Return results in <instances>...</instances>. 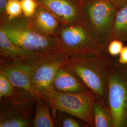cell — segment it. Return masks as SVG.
<instances>
[{
    "label": "cell",
    "mask_w": 127,
    "mask_h": 127,
    "mask_svg": "<svg viewBox=\"0 0 127 127\" xmlns=\"http://www.w3.org/2000/svg\"><path fill=\"white\" fill-rule=\"evenodd\" d=\"M0 27L13 43L26 50L41 54L61 52L56 36H46L38 32L23 15L12 19L7 16L0 18Z\"/></svg>",
    "instance_id": "1"
},
{
    "label": "cell",
    "mask_w": 127,
    "mask_h": 127,
    "mask_svg": "<svg viewBox=\"0 0 127 127\" xmlns=\"http://www.w3.org/2000/svg\"><path fill=\"white\" fill-rule=\"evenodd\" d=\"M115 12L110 0H85L81 22L96 41L104 44L114 37Z\"/></svg>",
    "instance_id": "2"
},
{
    "label": "cell",
    "mask_w": 127,
    "mask_h": 127,
    "mask_svg": "<svg viewBox=\"0 0 127 127\" xmlns=\"http://www.w3.org/2000/svg\"><path fill=\"white\" fill-rule=\"evenodd\" d=\"M59 50L66 57H84L97 53L101 46L80 22L61 27L56 36Z\"/></svg>",
    "instance_id": "3"
},
{
    "label": "cell",
    "mask_w": 127,
    "mask_h": 127,
    "mask_svg": "<svg viewBox=\"0 0 127 127\" xmlns=\"http://www.w3.org/2000/svg\"><path fill=\"white\" fill-rule=\"evenodd\" d=\"M66 58L62 52H58L32 59L31 80L36 99L43 98L48 101L55 75L65 63Z\"/></svg>",
    "instance_id": "4"
},
{
    "label": "cell",
    "mask_w": 127,
    "mask_h": 127,
    "mask_svg": "<svg viewBox=\"0 0 127 127\" xmlns=\"http://www.w3.org/2000/svg\"><path fill=\"white\" fill-rule=\"evenodd\" d=\"M48 101L52 108L71 114L90 125L94 124L93 97L87 91L67 93L51 90Z\"/></svg>",
    "instance_id": "5"
},
{
    "label": "cell",
    "mask_w": 127,
    "mask_h": 127,
    "mask_svg": "<svg viewBox=\"0 0 127 127\" xmlns=\"http://www.w3.org/2000/svg\"><path fill=\"white\" fill-rule=\"evenodd\" d=\"M90 61L84 57H66L63 65L75 73L93 92L103 95L104 83L100 68Z\"/></svg>",
    "instance_id": "6"
},
{
    "label": "cell",
    "mask_w": 127,
    "mask_h": 127,
    "mask_svg": "<svg viewBox=\"0 0 127 127\" xmlns=\"http://www.w3.org/2000/svg\"><path fill=\"white\" fill-rule=\"evenodd\" d=\"M33 58L23 60H4L1 62L0 72L8 78L16 88L26 91L34 97L31 80Z\"/></svg>",
    "instance_id": "7"
},
{
    "label": "cell",
    "mask_w": 127,
    "mask_h": 127,
    "mask_svg": "<svg viewBox=\"0 0 127 127\" xmlns=\"http://www.w3.org/2000/svg\"><path fill=\"white\" fill-rule=\"evenodd\" d=\"M59 21L62 27L81 21L84 0H37Z\"/></svg>",
    "instance_id": "8"
},
{
    "label": "cell",
    "mask_w": 127,
    "mask_h": 127,
    "mask_svg": "<svg viewBox=\"0 0 127 127\" xmlns=\"http://www.w3.org/2000/svg\"><path fill=\"white\" fill-rule=\"evenodd\" d=\"M109 102L114 127L123 126L127 108V89L125 84L117 77L109 80Z\"/></svg>",
    "instance_id": "9"
},
{
    "label": "cell",
    "mask_w": 127,
    "mask_h": 127,
    "mask_svg": "<svg viewBox=\"0 0 127 127\" xmlns=\"http://www.w3.org/2000/svg\"><path fill=\"white\" fill-rule=\"evenodd\" d=\"M28 18L32 27L46 36H56L62 27L58 19L40 4L34 15Z\"/></svg>",
    "instance_id": "10"
},
{
    "label": "cell",
    "mask_w": 127,
    "mask_h": 127,
    "mask_svg": "<svg viewBox=\"0 0 127 127\" xmlns=\"http://www.w3.org/2000/svg\"><path fill=\"white\" fill-rule=\"evenodd\" d=\"M84 83L77 75L64 65L58 69L52 83L54 91L67 93L86 91Z\"/></svg>",
    "instance_id": "11"
},
{
    "label": "cell",
    "mask_w": 127,
    "mask_h": 127,
    "mask_svg": "<svg viewBox=\"0 0 127 127\" xmlns=\"http://www.w3.org/2000/svg\"><path fill=\"white\" fill-rule=\"evenodd\" d=\"M0 54L1 57L5 60H27L47 55L35 53L17 45L10 40L1 27H0Z\"/></svg>",
    "instance_id": "12"
},
{
    "label": "cell",
    "mask_w": 127,
    "mask_h": 127,
    "mask_svg": "<svg viewBox=\"0 0 127 127\" xmlns=\"http://www.w3.org/2000/svg\"><path fill=\"white\" fill-rule=\"evenodd\" d=\"M31 124L30 120L21 114L17 107L8 106L1 110L0 127H26Z\"/></svg>",
    "instance_id": "13"
},
{
    "label": "cell",
    "mask_w": 127,
    "mask_h": 127,
    "mask_svg": "<svg viewBox=\"0 0 127 127\" xmlns=\"http://www.w3.org/2000/svg\"><path fill=\"white\" fill-rule=\"evenodd\" d=\"M37 100L36 111L32 121V125L35 127H53L54 121L50 115L47 101L43 98Z\"/></svg>",
    "instance_id": "14"
},
{
    "label": "cell",
    "mask_w": 127,
    "mask_h": 127,
    "mask_svg": "<svg viewBox=\"0 0 127 127\" xmlns=\"http://www.w3.org/2000/svg\"><path fill=\"white\" fill-rule=\"evenodd\" d=\"M113 33L116 39L127 41V3L116 10Z\"/></svg>",
    "instance_id": "15"
},
{
    "label": "cell",
    "mask_w": 127,
    "mask_h": 127,
    "mask_svg": "<svg viewBox=\"0 0 127 127\" xmlns=\"http://www.w3.org/2000/svg\"><path fill=\"white\" fill-rule=\"evenodd\" d=\"M93 113L94 124L96 127H108L111 125V120L107 110L98 103H94Z\"/></svg>",
    "instance_id": "16"
},
{
    "label": "cell",
    "mask_w": 127,
    "mask_h": 127,
    "mask_svg": "<svg viewBox=\"0 0 127 127\" xmlns=\"http://www.w3.org/2000/svg\"><path fill=\"white\" fill-rule=\"evenodd\" d=\"M15 87L10 82L4 74L0 72V98L3 99H13L16 95Z\"/></svg>",
    "instance_id": "17"
},
{
    "label": "cell",
    "mask_w": 127,
    "mask_h": 127,
    "mask_svg": "<svg viewBox=\"0 0 127 127\" xmlns=\"http://www.w3.org/2000/svg\"><path fill=\"white\" fill-rule=\"evenodd\" d=\"M6 13L9 19L23 15L21 1L19 0H8L6 6Z\"/></svg>",
    "instance_id": "18"
},
{
    "label": "cell",
    "mask_w": 127,
    "mask_h": 127,
    "mask_svg": "<svg viewBox=\"0 0 127 127\" xmlns=\"http://www.w3.org/2000/svg\"><path fill=\"white\" fill-rule=\"evenodd\" d=\"M23 16L31 18L35 13L39 5L37 0H21Z\"/></svg>",
    "instance_id": "19"
},
{
    "label": "cell",
    "mask_w": 127,
    "mask_h": 127,
    "mask_svg": "<svg viewBox=\"0 0 127 127\" xmlns=\"http://www.w3.org/2000/svg\"><path fill=\"white\" fill-rule=\"evenodd\" d=\"M123 48V42L122 41L116 39L110 42L108 47V50L110 54L112 56H116L120 54Z\"/></svg>",
    "instance_id": "20"
},
{
    "label": "cell",
    "mask_w": 127,
    "mask_h": 127,
    "mask_svg": "<svg viewBox=\"0 0 127 127\" xmlns=\"http://www.w3.org/2000/svg\"><path fill=\"white\" fill-rule=\"evenodd\" d=\"M62 126L64 127H81V124L72 118H65L62 122Z\"/></svg>",
    "instance_id": "21"
},
{
    "label": "cell",
    "mask_w": 127,
    "mask_h": 127,
    "mask_svg": "<svg viewBox=\"0 0 127 127\" xmlns=\"http://www.w3.org/2000/svg\"><path fill=\"white\" fill-rule=\"evenodd\" d=\"M119 61L121 63L127 64V46L123 48L120 53Z\"/></svg>",
    "instance_id": "22"
},
{
    "label": "cell",
    "mask_w": 127,
    "mask_h": 127,
    "mask_svg": "<svg viewBox=\"0 0 127 127\" xmlns=\"http://www.w3.org/2000/svg\"><path fill=\"white\" fill-rule=\"evenodd\" d=\"M8 0H0V18L7 16L6 13V6Z\"/></svg>",
    "instance_id": "23"
},
{
    "label": "cell",
    "mask_w": 127,
    "mask_h": 127,
    "mask_svg": "<svg viewBox=\"0 0 127 127\" xmlns=\"http://www.w3.org/2000/svg\"><path fill=\"white\" fill-rule=\"evenodd\" d=\"M116 10L127 3V0H110Z\"/></svg>",
    "instance_id": "24"
},
{
    "label": "cell",
    "mask_w": 127,
    "mask_h": 127,
    "mask_svg": "<svg viewBox=\"0 0 127 127\" xmlns=\"http://www.w3.org/2000/svg\"></svg>",
    "instance_id": "25"
},
{
    "label": "cell",
    "mask_w": 127,
    "mask_h": 127,
    "mask_svg": "<svg viewBox=\"0 0 127 127\" xmlns=\"http://www.w3.org/2000/svg\"></svg>",
    "instance_id": "26"
}]
</instances>
